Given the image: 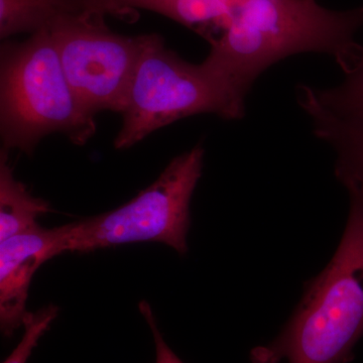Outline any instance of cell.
I'll return each instance as SVG.
<instances>
[{
    "instance_id": "1",
    "label": "cell",
    "mask_w": 363,
    "mask_h": 363,
    "mask_svg": "<svg viewBox=\"0 0 363 363\" xmlns=\"http://www.w3.org/2000/svg\"><path fill=\"white\" fill-rule=\"evenodd\" d=\"M362 26L363 6L333 11L317 0H245L204 61L245 104L257 79L288 57L327 55L347 70L362 49L355 35Z\"/></svg>"
},
{
    "instance_id": "2",
    "label": "cell",
    "mask_w": 363,
    "mask_h": 363,
    "mask_svg": "<svg viewBox=\"0 0 363 363\" xmlns=\"http://www.w3.org/2000/svg\"><path fill=\"white\" fill-rule=\"evenodd\" d=\"M350 215L323 272L305 284L293 316L272 342L255 348L252 363H348L363 337V187L342 182Z\"/></svg>"
},
{
    "instance_id": "3",
    "label": "cell",
    "mask_w": 363,
    "mask_h": 363,
    "mask_svg": "<svg viewBox=\"0 0 363 363\" xmlns=\"http://www.w3.org/2000/svg\"><path fill=\"white\" fill-rule=\"evenodd\" d=\"M95 116L81 105L65 73L51 28L0 49L1 150L33 154L40 140L62 133L85 145L96 133Z\"/></svg>"
},
{
    "instance_id": "4",
    "label": "cell",
    "mask_w": 363,
    "mask_h": 363,
    "mask_svg": "<svg viewBox=\"0 0 363 363\" xmlns=\"http://www.w3.org/2000/svg\"><path fill=\"white\" fill-rule=\"evenodd\" d=\"M245 112V105L206 62L189 63L167 47L162 35L149 33L114 147L130 149L154 131L196 114L235 121Z\"/></svg>"
},
{
    "instance_id": "5",
    "label": "cell",
    "mask_w": 363,
    "mask_h": 363,
    "mask_svg": "<svg viewBox=\"0 0 363 363\" xmlns=\"http://www.w3.org/2000/svg\"><path fill=\"white\" fill-rule=\"evenodd\" d=\"M204 155L202 145H195L172 160L152 185L123 206L64 225L58 255L150 241L185 255L191 199L202 176Z\"/></svg>"
},
{
    "instance_id": "6",
    "label": "cell",
    "mask_w": 363,
    "mask_h": 363,
    "mask_svg": "<svg viewBox=\"0 0 363 363\" xmlns=\"http://www.w3.org/2000/svg\"><path fill=\"white\" fill-rule=\"evenodd\" d=\"M104 16L73 13L60 16L51 32L67 80L81 105L92 114L123 113L147 35L114 33Z\"/></svg>"
},
{
    "instance_id": "7",
    "label": "cell",
    "mask_w": 363,
    "mask_h": 363,
    "mask_svg": "<svg viewBox=\"0 0 363 363\" xmlns=\"http://www.w3.org/2000/svg\"><path fill=\"white\" fill-rule=\"evenodd\" d=\"M64 226L40 225L0 242V326L7 336L25 325L30 281L47 260L58 255Z\"/></svg>"
},
{
    "instance_id": "8",
    "label": "cell",
    "mask_w": 363,
    "mask_h": 363,
    "mask_svg": "<svg viewBox=\"0 0 363 363\" xmlns=\"http://www.w3.org/2000/svg\"><path fill=\"white\" fill-rule=\"evenodd\" d=\"M297 99L311 121L315 136L335 152L336 178L340 183L351 181L363 187V124L332 116L305 91L297 90Z\"/></svg>"
},
{
    "instance_id": "9",
    "label": "cell",
    "mask_w": 363,
    "mask_h": 363,
    "mask_svg": "<svg viewBox=\"0 0 363 363\" xmlns=\"http://www.w3.org/2000/svg\"><path fill=\"white\" fill-rule=\"evenodd\" d=\"M9 154L0 152V242L40 225V215L51 212L49 203L33 197L25 184L16 180Z\"/></svg>"
},
{
    "instance_id": "10",
    "label": "cell",
    "mask_w": 363,
    "mask_h": 363,
    "mask_svg": "<svg viewBox=\"0 0 363 363\" xmlns=\"http://www.w3.org/2000/svg\"><path fill=\"white\" fill-rule=\"evenodd\" d=\"M73 13H81L78 0H0V38L33 35Z\"/></svg>"
},
{
    "instance_id": "11",
    "label": "cell",
    "mask_w": 363,
    "mask_h": 363,
    "mask_svg": "<svg viewBox=\"0 0 363 363\" xmlns=\"http://www.w3.org/2000/svg\"><path fill=\"white\" fill-rule=\"evenodd\" d=\"M344 78L332 87L316 88L301 85L320 107L332 116L363 124V45Z\"/></svg>"
},
{
    "instance_id": "12",
    "label": "cell",
    "mask_w": 363,
    "mask_h": 363,
    "mask_svg": "<svg viewBox=\"0 0 363 363\" xmlns=\"http://www.w3.org/2000/svg\"><path fill=\"white\" fill-rule=\"evenodd\" d=\"M178 0H79L82 13L95 16H114L125 18L138 11H154L168 18L169 11Z\"/></svg>"
},
{
    "instance_id": "13",
    "label": "cell",
    "mask_w": 363,
    "mask_h": 363,
    "mask_svg": "<svg viewBox=\"0 0 363 363\" xmlns=\"http://www.w3.org/2000/svg\"><path fill=\"white\" fill-rule=\"evenodd\" d=\"M59 308L55 305L45 306L35 313H30L26 318L25 334L16 350L4 363H26L33 348L52 322L58 316Z\"/></svg>"
},
{
    "instance_id": "14",
    "label": "cell",
    "mask_w": 363,
    "mask_h": 363,
    "mask_svg": "<svg viewBox=\"0 0 363 363\" xmlns=\"http://www.w3.org/2000/svg\"><path fill=\"white\" fill-rule=\"evenodd\" d=\"M140 310L154 334L155 344H156V363H183L180 358L171 350L168 344L164 342L161 332L157 328L156 319L152 314L150 306L143 301L140 304Z\"/></svg>"
},
{
    "instance_id": "15",
    "label": "cell",
    "mask_w": 363,
    "mask_h": 363,
    "mask_svg": "<svg viewBox=\"0 0 363 363\" xmlns=\"http://www.w3.org/2000/svg\"><path fill=\"white\" fill-rule=\"evenodd\" d=\"M79 2V1H78Z\"/></svg>"
}]
</instances>
